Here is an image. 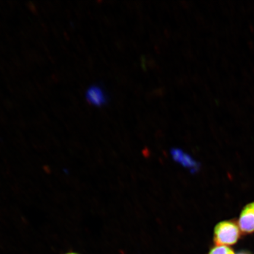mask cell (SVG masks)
Instances as JSON below:
<instances>
[{
  "instance_id": "obj_2",
  "label": "cell",
  "mask_w": 254,
  "mask_h": 254,
  "mask_svg": "<svg viewBox=\"0 0 254 254\" xmlns=\"http://www.w3.org/2000/svg\"><path fill=\"white\" fill-rule=\"evenodd\" d=\"M237 222L243 234L254 233V202L249 203L244 206Z\"/></svg>"
},
{
  "instance_id": "obj_5",
  "label": "cell",
  "mask_w": 254,
  "mask_h": 254,
  "mask_svg": "<svg viewBox=\"0 0 254 254\" xmlns=\"http://www.w3.org/2000/svg\"><path fill=\"white\" fill-rule=\"evenodd\" d=\"M209 254H236L230 247L215 245L212 247Z\"/></svg>"
},
{
  "instance_id": "obj_4",
  "label": "cell",
  "mask_w": 254,
  "mask_h": 254,
  "mask_svg": "<svg viewBox=\"0 0 254 254\" xmlns=\"http://www.w3.org/2000/svg\"><path fill=\"white\" fill-rule=\"evenodd\" d=\"M172 154L174 158L182 163L184 166L193 168L197 167L195 162L193 161L189 155L184 154L182 151L175 150L173 151Z\"/></svg>"
},
{
  "instance_id": "obj_7",
  "label": "cell",
  "mask_w": 254,
  "mask_h": 254,
  "mask_svg": "<svg viewBox=\"0 0 254 254\" xmlns=\"http://www.w3.org/2000/svg\"><path fill=\"white\" fill-rule=\"evenodd\" d=\"M237 254H250L249 253H248L247 252H241L239 253H238Z\"/></svg>"
},
{
  "instance_id": "obj_3",
  "label": "cell",
  "mask_w": 254,
  "mask_h": 254,
  "mask_svg": "<svg viewBox=\"0 0 254 254\" xmlns=\"http://www.w3.org/2000/svg\"><path fill=\"white\" fill-rule=\"evenodd\" d=\"M88 102L95 107H101L106 104L109 97L100 85H94L89 87L85 93Z\"/></svg>"
},
{
  "instance_id": "obj_6",
  "label": "cell",
  "mask_w": 254,
  "mask_h": 254,
  "mask_svg": "<svg viewBox=\"0 0 254 254\" xmlns=\"http://www.w3.org/2000/svg\"><path fill=\"white\" fill-rule=\"evenodd\" d=\"M62 254H81L80 253L73 252V251H69V252L63 253Z\"/></svg>"
},
{
  "instance_id": "obj_1",
  "label": "cell",
  "mask_w": 254,
  "mask_h": 254,
  "mask_svg": "<svg viewBox=\"0 0 254 254\" xmlns=\"http://www.w3.org/2000/svg\"><path fill=\"white\" fill-rule=\"evenodd\" d=\"M241 234L237 221L232 220L221 221L214 228V241L215 245L230 247L237 243Z\"/></svg>"
}]
</instances>
